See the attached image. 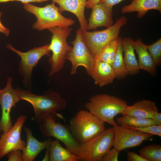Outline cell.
<instances>
[{"mask_svg":"<svg viewBox=\"0 0 161 161\" xmlns=\"http://www.w3.org/2000/svg\"><path fill=\"white\" fill-rule=\"evenodd\" d=\"M27 118L25 115H20L11 129L0 135V159L12 151L24 150L26 143L21 139V133Z\"/></svg>","mask_w":161,"mask_h":161,"instance_id":"cell-12","label":"cell"},{"mask_svg":"<svg viewBox=\"0 0 161 161\" xmlns=\"http://www.w3.org/2000/svg\"><path fill=\"white\" fill-rule=\"evenodd\" d=\"M105 122L87 110H79L69 121V128L80 144L95 137L105 129Z\"/></svg>","mask_w":161,"mask_h":161,"instance_id":"cell-3","label":"cell"},{"mask_svg":"<svg viewBox=\"0 0 161 161\" xmlns=\"http://www.w3.org/2000/svg\"><path fill=\"white\" fill-rule=\"evenodd\" d=\"M16 89L21 100L26 101L32 106L35 114L34 119L37 123H41L44 118L50 113L63 118L57 112L65 109L66 102L57 92L48 90L42 95H38L34 94L30 89L20 88Z\"/></svg>","mask_w":161,"mask_h":161,"instance_id":"cell-1","label":"cell"},{"mask_svg":"<svg viewBox=\"0 0 161 161\" xmlns=\"http://www.w3.org/2000/svg\"><path fill=\"white\" fill-rule=\"evenodd\" d=\"M90 75L95 84L100 87L112 83L116 78L115 73L111 65L96 59Z\"/></svg>","mask_w":161,"mask_h":161,"instance_id":"cell-17","label":"cell"},{"mask_svg":"<svg viewBox=\"0 0 161 161\" xmlns=\"http://www.w3.org/2000/svg\"><path fill=\"white\" fill-rule=\"evenodd\" d=\"M122 117L116 118L117 123L135 127H144L156 125L151 118H142L127 115H123Z\"/></svg>","mask_w":161,"mask_h":161,"instance_id":"cell-25","label":"cell"},{"mask_svg":"<svg viewBox=\"0 0 161 161\" xmlns=\"http://www.w3.org/2000/svg\"><path fill=\"white\" fill-rule=\"evenodd\" d=\"M52 33L49 48L52 54L48 60L51 71L49 76L58 72L64 67L67 55L72 47L67 43V38L72 30V28L55 27L48 29Z\"/></svg>","mask_w":161,"mask_h":161,"instance_id":"cell-5","label":"cell"},{"mask_svg":"<svg viewBox=\"0 0 161 161\" xmlns=\"http://www.w3.org/2000/svg\"><path fill=\"white\" fill-rule=\"evenodd\" d=\"M120 151L114 147L103 157L101 161H117L118 156Z\"/></svg>","mask_w":161,"mask_h":161,"instance_id":"cell-29","label":"cell"},{"mask_svg":"<svg viewBox=\"0 0 161 161\" xmlns=\"http://www.w3.org/2000/svg\"><path fill=\"white\" fill-rule=\"evenodd\" d=\"M155 123L156 125H161V113L158 112H153L151 118Z\"/></svg>","mask_w":161,"mask_h":161,"instance_id":"cell-33","label":"cell"},{"mask_svg":"<svg viewBox=\"0 0 161 161\" xmlns=\"http://www.w3.org/2000/svg\"><path fill=\"white\" fill-rule=\"evenodd\" d=\"M92 9L88 23L87 30L101 27L107 28L114 24L112 7L103 3L99 2Z\"/></svg>","mask_w":161,"mask_h":161,"instance_id":"cell-14","label":"cell"},{"mask_svg":"<svg viewBox=\"0 0 161 161\" xmlns=\"http://www.w3.org/2000/svg\"><path fill=\"white\" fill-rule=\"evenodd\" d=\"M113 127L105 129L100 134L80 144L78 156L82 161H101L113 145Z\"/></svg>","mask_w":161,"mask_h":161,"instance_id":"cell-6","label":"cell"},{"mask_svg":"<svg viewBox=\"0 0 161 161\" xmlns=\"http://www.w3.org/2000/svg\"><path fill=\"white\" fill-rule=\"evenodd\" d=\"M12 78L10 77L7 79L6 85L3 89H0V104L2 110L0 120V135L5 133L13 126L10 112L12 107H16V104L21 100L16 89L12 85Z\"/></svg>","mask_w":161,"mask_h":161,"instance_id":"cell-11","label":"cell"},{"mask_svg":"<svg viewBox=\"0 0 161 161\" xmlns=\"http://www.w3.org/2000/svg\"><path fill=\"white\" fill-rule=\"evenodd\" d=\"M139 152L147 161H161V145L159 144L147 145L141 148Z\"/></svg>","mask_w":161,"mask_h":161,"instance_id":"cell-26","label":"cell"},{"mask_svg":"<svg viewBox=\"0 0 161 161\" xmlns=\"http://www.w3.org/2000/svg\"><path fill=\"white\" fill-rule=\"evenodd\" d=\"M155 10L161 13V0H132L129 4L123 6L122 13L136 12L137 17L141 18L149 10Z\"/></svg>","mask_w":161,"mask_h":161,"instance_id":"cell-20","label":"cell"},{"mask_svg":"<svg viewBox=\"0 0 161 161\" xmlns=\"http://www.w3.org/2000/svg\"><path fill=\"white\" fill-rule=\"evenodd\" d=\"M100 0H87L86 7L88 8H92L95 4L99 3Z\"/></svg>","mask_w":161,"mask_h":161,"instance_id":"cell-36","label":"cell"},{"mask_svg":"<svg viewBox=\"0 0 161 161\" xmlns=\"http://www.w3.org/2000/svg\"><path fill=\"white\" fill-rule=\"evenodd\" d=\"M155 112H158L155 102L143 100L135 102L132 105H127L121 114L140 118H151L152 114Z\"/></svg>","mask_w":161,"mask_h":161,"instance_id":"cell-18","label":"cell"},{"mask_svg":"<svg viewBox=\"0 0 161 161\" xmlns=\"http://www.w3.org/2000/svg\"><path fill=\"white\" fill-rule=\"evenodd\" d=\"M121 39L120 37L116 54L112 65L115 73L116 78L119 80L124 79L128 75L123 59Z\"/></svg>","mask_w":161,"mask_h":161,"instance_id":"cell-23","label":"cell"},{"mask_svg":"<svg viewBox=\"0 0 161 161\" xmlns=\"http://www.w3.org/2000/svg\"><path fill=\"white\" fill-rule=\"evenodd\" d=\"M120 37L119 36L106 44L95 59L106 62L112 66L116 54Z\"/></svg>","mask_w":161,"mask_h":161,"instance_id":"cell-24","label":"cell"},{"mask_svg":"<svg viewBox=\"0 0 161 161\" xmlns=\"http://www.w3.org/2000/svg\"><path fill=\"white\" fill-rule=\"evenodd\" d=\"M134 46L138 55V63L140 69L145 70L153 76H155L157 74L156 66L146 45L140 38L135 41Z\"/></svg>","mask_w":161,"mask_h":161,"instance_id":"cell-21","label":"cell"},{"mask_svg":"<svg viewBox=\"0 0 161 161\" xmlns=\"http://www.w3.org/2000/svg\"><path fill=\"white\" fill-rule=\"evenodd\" d=\"M146 47L157 66H160L161 64V38Z\"/></svg>","mask_w":161,"mask_h":161,"instance_id":"cell-27","label":"cell"},{"mask_svg":"<svg viewBox=\"0 0 161 161\" xmlns=\"http://www.w3.org/2000/svg\"><path fill=\"white\" fill-rule=\"evenodd\" d=\"M7 155L8 161H23L22 152L20 150L12 151Z\"/></svg>","mask_w":161,"mask_h":161,"instance_id":"cell-30","label":"cell"},{"mask_svg":"<svg viewBox=\"0 0 161 161\" xmlns=\"http://www.w3.org/2000/svg\"><path fill=\"white\" fill-rule=\"evenodd\" d=\"M128 105L125 100L106 94L94 95L85 104L88 111L105 122L113 126L118 125L114 117L121 114Z\"/></svg>","mask_w":161,"mask_h":161,"instance_id":"cell-2","label":"cell"},{"mask_svg":"<svg viewBox=\"0 0 161 161\" xmlns=\"http://www.w3.org/2000/svg\"><path fill=\"white\" fill-rule=\"evenodd\" d=\"M122 125L132 130L161 137V125H153L144 127H135L123 124Z\"/></svg>","mask_w":161,"mask_h":161,"instance_id":"cell-28","label":"cell"},{"mask_svg":"<svg viewBox=\"0 0 161 161\" xmlns=\"http://www.w3.org/2000/svg\"><path fill=\"white\" fill-rule=\"evenodd\" d=\"M56 115L50 113L39 124L41 136L55 137L62 142L70 152L78 156L80 144L74 137L68 126L56 121Z\"/></svg>","mask_w":161,"mask_h":161,"instance_id":"cell-8","label":"cell"},{"mask_svg":"<svg viewBox=\"0 0 161 161\" xmlns=\"http://www.w3.org/2000/svg\"><path fill=\"white\" fill-rule=\"evenodd\" d=\"M43 161H49V153L48 148H46L44 156L43 159Z\"/></svg>","mask_w":161,"mask_h":161,"instance_id":"cell-37","label":"cell"},{"mask_svg":"<svg viewBox=\"0 0 161 161\" xmlns=\"http://www.w3.org/2000/svg\"><path fill=\"white\" fill-rule=\"evenodd\" d=\"M120 41L128 75H134L138 74L140 69L134 52L135 41L128 37L121 38Z\"/></svg>","mask_w":161,"mask_h":161,"instance_id":"cell-19","label":"cell"},{"mask_svg":"<svg viewBox=\"0 0 161 161\" xmlns=\"http://www.w3.org/2000/svg\"><path fill=\"white\" fill-rule=\"evenodd\" d=\"M50 161H79L78 156L64 148L60 141L53 140L48 148Z\"/></svg>","mask_w":161,"mask_h":161,"instance_id":"cell-22","label":"cell"},{"mask_svg":"<svg viewBox=\"0 0 161 161\" xmlns=\"http://www.w3.org/2000/svg\"><path fill=\"white\" fill-rule=\"evenodd\" d=\"M23 7L26 11L33 14L36 18L37 21L33 24L32 28L39 31L55 27H69L75 22L72 18L63 16L59 7L53 2L42 7L28 3L24 4Z\"/></svg>","mask_w":161,"mask_h":161,"instance_id":"cell-4","label":"cell"},{"mask_svg":"<svg viewBox=\"0 0 161 161\" xmlns=\"http://www.w3.org/2000/svg\"><path fill=\"white\" fill-rule=\"evenodd\" d=\"M49 44L35 47L25 52H22L13 47L10 44L6 45V47L13 52L21 57L18 71L22 79V82L26 88H31L32 83L33 68L38 64L39 60L44 55L49 56L51 52Z\"/></svg>","mask_w":161,"mask_h":161,"instance_id":"cell-9","label":"cell"},{"mask_svg":"<svg viewBox=\"0 0 161 161\" xmlns=\"http://www.w3.org/2000/svg\"><path fill=\"white\" fill-rule=\"evenodd\" d=\"M125 0H100L99 2L103 3L108 6L112 7L122 1Z\"/></svg>","mask_w":161,"mask_h":161,"instance_id":"cell-34","label":"cell"},{"mask_svg":"<svg viewBox=\"0 0 161 161\" xmlns=\"http://www.w3.org/2000/svg\"><path fill=\"white\" fill-rule=\"evenodd\" d=\"M114 147L121 151L140 145L144 141L149 140L153 135L134 130L123 125L113 126Z\"/></svg>","mask_w":161,"mask_h":161,"instance_id":"cell-13","label":"cell"},{"mask_svg":"<svg viewBox=\"0 0 161 161\" xmlns=\"http://www.w3.org/2000/svg\"><path fill=\"white\" fill-rule=\"evenodd\" d=\"M48 1H49V0H0V3L16 1H21L22 3L24 4H25L30 3V2H36L41 3L43 2Z\"/></svg>","mask_w":161,"mask_h":161,"instance_id":"cell-32","label":"cell"},{"mask_svg":"<svg viewBox=\"0 0 161 161\" xmlns=\"http://www.w3.org/2000/svg\"><path fill=\"white\" fill-rule=\"evenodd\" d=\"M127 159L128 161H147L145 158L134 152L127 151Z\"/></svg>","mask_w":161,"mask_h":161,"instance_id":"cell-31","label":"cell"},{"mask_svg":"<svg viewBox=\"0 0 161 161\" xmlns=\"http://www.w3.org/2000/svg\"><path fill=\"white\" fill-rule=\"evenodd\" d=\"M2 14V13L0 11V32L6 36H8L9 35L10 30L9 29L6 28L2 24L1 21V17Z\"/></svg>","mask_w":161,"mask_h":161,"instance_id":"cell-35","label":"cell"},{"mask_svg":"<svg viewBox=\"0 0 161 161\" xmlns=\"http://www.w3.org/2000/svg\"><path fill=\"white\" fill-rule=\"evenodd\" d=\"M59 5L60 12L67 11L74 14L79 21L82 31L87 30L88 21L85 15L87 0H49Z\"/></svg>","mask_w":161,"mask_h":161,"instance_id":"cell-15","label":"cell"},{"mask_svg":"<svg viewBox=\"0 0 161 161\" xmlns=\"http://www.w3.org/2000/svg\"><path fill=\"white\" fill-rule=\"evenodd\" d=\"M127 22V18L123 15L117 18L112 26L105 29L82 31L83 39L95 58L106 44L119 37L121 28Z\"/></svg>","mask_w":161,"mask_h":161,"instance_id":"cell-7","label":"cell"},{"mask_svg":"<svg viewBox=\"0 0 161 161\" xmlns=\"http://www.w3.org/2000/svg\"><path fill=\"white\" fill-rule=\"evenodd\" d=\"M71 43L73 46L66 58L72 64L70 74H76L78 67L82 66L90 75L95 59L83 39L80 28L76 30L75 38Z\"/></svg>","mask_w":161,"mask_h":161,"instance_id":"cell-10","label":"cell"},{"mask_svg":"<svg viewBox=\"0 0 161 161\" xmlns=\"http://www.w3.org/2000/svg\"><path fill=\"white\" fill-rule=\"evenodd\" d=\"M27 136L25 148L22 151L23 161H33L40 152L48 148L52 142L49 137L43 142L39 141L33 136L31 129L24 127Z\"/></svg>","mask_w":161,"mask_h":161,"instance_id":"cell-16","label":"cell"}]
</instances>
